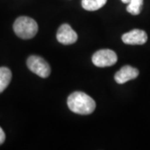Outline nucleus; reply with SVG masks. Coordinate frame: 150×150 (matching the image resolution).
<instances>
[{
    "instance_id": "nucleus-1",
    "label": "nucleus",
    "mask_w": 150,
    "mask_h": 150,
    "mask_svg": "<svg viewBox=\"0 0 150 150\" xmlns=\"http://www.w3.org/2000/svg\"><path fill=\"white\" fill-rule=\"evenodd\" d=\"M68 107L72 112L81 115L90 114L95 110L96 103L89 95L83 92H74L68 100Z\"/></svg>"
},
{
    "instance_id": "nucleus-2",
    "label": "nucleus",
    "mask_w": 150,
    "mask_h": 150,
    "mask_svg": "<svg viewBox=\"0 0 150 150\" xmlns=\"http://www.w3.org/2000/svg\"><path fill=\"white\" fill-rule=\"evenodd\" d=\"M13 30L18 37L23 39H29L36 35L38 27L34 19L29 17L21 16L14 22Z\"/></svg>"
},
{
    "instance_id": "nucleus-3",
    "label": "nucleus",
    "mask_w": 150,
    "mask_h": 150,
    "mask_svg": "<svg viewBox=\"0 0 150 150\" xmlns=\"http://www.w3.org/2000/svg\"><path fill=\"white\" fill-rule=\"evenodd\" d=\"M27 66L28 69L32 71L33 74L43 79L48 78L51 73V68L48 62L37 55L28 57L27 59Z\"/></svg>"
},
{
    "instance_id": "nucleus-4",
    "label": "nucleus",
    "mask_w": 150,
    "mask_h": 150,
    "mask_svg": "<svg viewBox=\"0 0 150 150\" xmlns=\"http://www.w3.org/2000/svg\"><path fill=\"white\" fill-rule=\"evenodd\" d=\"M118 60L117 54L111 49H100L94 53L92 62L96 67L105 68L115 64Z\"/></svg>"
},
{
    "instance_id": "nucleus-5",
    "label": "nucleus",
    "mask_w": 150,
    "mask_h": 150,
    "mask_svg": "<svg viewBox=\"0 0 150 150\" xmlns=\"http://www.w3.org/2000/svg\"><path fill=\"white\" fill-rule=\"evenodd\" d=\"M57 40L60 43L69 45L74 43L78 40V34L70 27V25L64 23L62 24L57 32Z\"/></svg>"
},
{
    "instance_id": "nucleus-6",
    "label": "nucleus",
    "mask_w": 150,
    "mask_h": 150,
    "mask_svg": "<svg viewBox=\"0 0 150 150\" xmlns=\"http://www.w3.org/2000/svg\"><path fill=\"white\" fill-rule=\"evenodd\" d=\"M122 40L126 44L130 45H143L148 40V35L145 31L141 29H133L130 32L124 33Z\"/></svg>"
},
{
    "instance_id": "nucleus-7",
    "label": "nucleus",
    "mask_w": 150,
    "mask_h": 150,
    "mask_svg": "<svg viewBox=\"0 0 150 150\" xmlns=\"http://www.w3.org/2000/svg\"><path fill=\"white\" fill-rule=\"evenodd\" d=\"M139 74V71L129 65L123 66L114 75V80L119 84H123L129 80L136 79Z\"/></svg>"
},
{
    "instance_id": "nucleus-8",
    "label": "nucleus",
    "mask_w": 150,
    "mask_h": 150,
    "mask_svg": "<svg viewBox=\"0 0 150 150\" xmlns=\"http://www.w3.org/2000/svg\"><path fill=\"white\" fill-rule=\"evenodd\" d=\"M12 79L11 70L6 67H0V93L5 90Z\"/></svg>"
},
{
    "instance_id": "nucleus-9",
    "label": "nucleus",
    "mask_w": 150,
    "mask_h": 150,
    "mask_svg": "<svg viewBox=\"0 0 150 150\" xmlns=\"http://www.w3.org/2000/svg\"><path fill=\"white\" fill-rule=\"evenodd\" d=\"M108 0H82V7L88 11H96L106 4Z\"/></svg>"
},
{
    "instance_id": "nucleus-10",
    "label": "nucleus",
    "mask_w": 150,
    "mask_h": 150,
    "mask_svg": "<svg viewBox=\"0 0 150 150\" xmlns=\"http://www.w3.org/2000/svg\"><path fill=\"white\" fill-rule=\"evenodd\" d=\"M144 0H130L127 6V11L133 15L139 14L143 8Z\"/></svg>"
},
{
    "instance_id": "nucleus-11",
    "label": "nucleus",
    "mask_w": 150,
    "mask_h": 150,
    "mask_svg": "<svg viewBox=\"0 0 150 150\" xmlns=\"http://www.w3.org/2000/svg\"><path fill=\"white\" fill-rule=\"evenodd\" d=\"M4 141H5V134L2 128L0 127V145L3 144Z\"/></svg>"
},
{
    "instance_id": "nucleus-12",
    "label": "nucleus",
    "mask_w": 150,
    "mask_h": 150,
    "mask_svg": "<svg viewBox=\"0 0 150 150\" xmlns=\"http://www.w3.org/2000/svg\"><path fill=\"white\" fill-rule=\"evenodd\" d=\"M121 1L123 2V4H129V1H130V0H121Z\"/></svg>"
}]
</instances>
